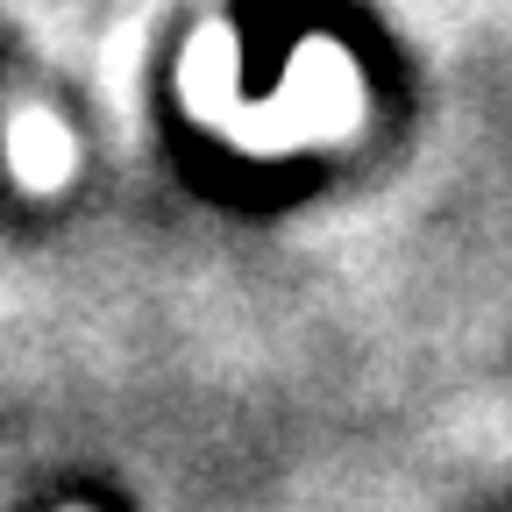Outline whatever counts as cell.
Wrapping results in <instances>:
<instances>
[{
	"instance_id": "cell-1",
	"label": "cell",
	"mask_w": 512,
	"mask_h": 512,
	"mask_svg": "<svg viewBox=\"0 0 512 512\" xmlns=\"http://www.w3.org/2000/svg\"><path fill=\"white\" fill-rule=\"evenodd\" d=\"M15 143H22V171H29V178H50V164H64V143L50 136L43 121H22Z\"/></svg>"
}]
</instances>
